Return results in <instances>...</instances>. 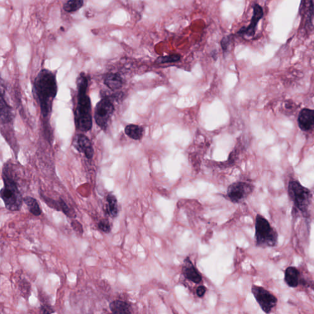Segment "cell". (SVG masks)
I'll return each instance as SVG.
<instances>
[{
	"label": "cell",
	"instance_id": "obj_1",
	"mask_svg": "<svg viewBox=\"0 0 314 314\" xmlns=\"http://www.w3.org/2000/svg\"><path fill=\"white\" fill-rule=\"evenodd\" d=\"M34 90L43 117L47 118L52 110V102L58 93L55 74L43 69L38 74L34 82Z\"/></svg>",
	"mask_w": 314,
	"mask_h": 314
},
{
	"label": "cell",
	"instance_id": "obj_2",
	"mask_svg": "<svg viewBox=\"0 0 314 314\" xmlns=\"http://www.w3.org/2000/svg\"><path fill=\"white\" fill-rule=\"evenodd\" d=\"M288 194L293 202L295 212L300 213L304 218H310L313 194L310 189L303 186L299 181L292 180L288 185Z\"/></svg>",
	"mask_w": 314,
	"mask_h": 314
},
{
	"label": "cell",
	"instance_id": "obj_3",
	"mask_svg": "<svg viewBox=\"0 0 314 314\" xmlns=\"http://www.w3.org/2000/svg\"><path fill=\"white\" fill-rule=\"evenodd\" d=\"M4 186L0 190V197L8 210L18 211L21 209L24 200L18 184L10 173V168L6 165L2 170Z\"/></svg>",
	"mask_w": 314,
	"mask_h": 314
},
{
	"label": "cell",
	"instance_id": "obj_4",
	"mask_svg": "<svg viewBox=\"0 0 314 314\" xmlns=\"http://www.w3.org/2000/svg\"><path fill=\"white\" fill-rule=\"evenodd\" d=\"M77 105L74 112L76 127L78 131L88 132L92 127L90 99L86 90H78Z\"/></svg>",
	"mask_w": 314,
	"mask_h": 314
},
{
	"label": "cell",
	"instance_id": "obj_5",
	"mask_svg": "<svg viewBox=\"0 0 314 314\" xmlns=\"http://www.w3.org/2000/svg\"><path fill=\"white\" fill-rule=\"evenodd\" d=\"M255 240L256 247L274 248L278 245V234L264 216L257 214L255 224Z\"/></svg>",
	"mask_w": 314,
	"mask_h": 314
},
{
	"label": "cell",
	"instance_id": "obj_6",
	"mask_svg": "<svg viewBox=\"0 0 314 314\" xmlns=\"http://www.w3.org/2000/svg\"><path fill=\"white\" fill-rule=\"evenodd\" d=\"M252 293L264 313L270 314L277 306V297L262 286L253 285Z\"/></svg>",
	"mask_w": 314,
	"mask_h": 314
},
{
	"label": "cell",
	"instance_id": "obj_7",
	"mask_svg": "<svg viewBox=\"0 0 314 314\" xmlns=\"http://www.w3.org/2000/svg\"><path fill=\"white\" fill-rule=\"evenodd\" d=\"M254 190L252 184L240 181L229 186L226 196L230 202L235 204H240L252 194Z\"/></svg>",
	"mask_w": 314,
	"mask_h": 314
},
{
	"label": "cell",
	"instance_id": "obj_8",
	"mask_svg": "<svg viewBox=\"0 0 314 314\" xmlns=\"http://www.w3.org/2000/svg\"><path fill=\"white\" fill-rule=\"evenodd\" d=\"M114 112V106L110 99L105 96L97 104L94 110L96 123L104 130L106 129L110 119Z\"/></svg>",
	"mask_w": 314,
	"mask_h": 314
},
{
	"label": "cell",
	"instance_id": "obj_9",
	"mask_svg": "<svg viewBox=\"0 0 314 314\" xmlns=\"http://www.w3.org/2000/svg\"><path fill=\"white\" fill-rule=\"evenodd\" d=\"M264 12L262 8L259 4H256L253 8V16L250 23L248 26H244L238 32L237 34L242 37H252L256 34L257 25L264 17Z\"/></svg>",
	"mask_w": 314,
	"mask_h": 314
},
{
	"label": "cell",
	"instance_id": "obj_10",
	"mask_svg": "<svg viewBox=\"0 0 314 314\" xmlns=\"http://www.w3.org/2000/svg\"><path fill=\"white\" fill-rule=\"evenodd\" d=\"M182 272L184 278L186 280L192 282L194 284H200L202 282V277L199 270L194 266L193 262L189 257H186L184 260Z\"/></svg>",
	"mask_w": 314,
	"mask_h": 314
},
{
	"label": "cell",
	"instance_id": "obj_11",
	"mask_svg": "<svg viewBox=\"0 0 314 314\" xmlns=\"http://www.w3.org/2000/svg\"><path fill=\"white\" fill-rule=\"evenodd\" d=\"M73 146L80 152L84 154L88 159L93 158L94 150L90 140L86 135L78 134L73 140Z\"/></svg>",
	"mask_w": 314,
	"mask_h": 314
},
{
	"label": "cell",
	"instance_id": "obj_12",
	"mask_svg": "<svg viewBox=\"0 0 314 314\" xmlns=\"http://www.w3.org/2000/svg\"><path fill=\"white\" fill-rule=\"evenodd\" d=\"M4 93V85L0 77V122L2 123L8 124L12 121L13 114L12 108L8 104L5 99Z\"/></svg>",
	"mask_w": 314,
	"mask_h": 314
},
{
	"label": "cell",
	"instance_id": "obj_13",
	"mask_svg": "<svg viewBox=\"0 0 314 314\" xmlns=\"http://www.w3.org/2000/svg\"><path fill=\"white\" fill-rule=\"evenodd\" d=\"M298 124L302 131L308 132L312 130L314 124V112L312 110L304 108L300 112L298 118Z\"/></svg>",
	"mask_w": 314,
	"mask_h": 314
},
{
	"label": "cell",
	"instance_id": "obj_14",
	"mask_svg": "<svg viewBox=\"0 0 314 314\" xmlns=\"http://www.w3.org/2000/svg\"><path fill=\"white\" fill-rule=\"evenodd\" d=\"M284 280L286 285L291 288H296L298 286L302 280L300 270L294 266H289L286 269Z\"/></svg>",
	"mask_w": 314,
	"mask_h": 314
},
{
	"label": "cell",
	"instance_id": "obj_15",
	"mask_svg": "<svg viewBox=\"0 0 314 314\" xmlns=\"http://www.w3.org/2000/svg\"><path fill=\"white\" fill-rule=\"evenodd\" d=\"M110 314H132L130 304L122 300H114L110 304Z\"/></svg>",
	"mask_w": 314,
	"mask_h": 314
},
{
	"label": "cell",
	"instance_id": "obj_16",
	"mask_svg": "<svg viewBox=\"0 0 314 314\" xmlns=\"http://www.w3.org/2000/svg\"><path fill=\"white\" fill-rule=\"evenodd\" d=\"M104 84L110 90L115 91L122 88L123 86V80L118 74L110 73L106 76Z\"/></svg>",
	"mask_w": 314,
	"mask_h": 314
},
{
	"label": "cell",
	"instance_id": "obj_17",
	"mask_svg": "<svg viewBox=\"0 0 314 314\" xmlns=\"http://www.w3.org/2000/svg\"><path fill=\"white\" fill-rule=\"evenodd\" d=\"M107 204L106 206V212L110 218H116L118 215L119 210L118 200L113 194H109L106 196Z\"/></svg>",
	"mask_w": 314,
	"mask_h": 314
},
{
	"label": "cell",
	"instance_id": "obj_18",
	"mask_svg": "<svg viewBox=\"0 0 314 314\" xmlns=\"http://www.w3.org/2000/svg\"><path fill=\"white\" fill-rule=\"evenodd\" d=\"M124 132L128 137L134 140H140L143 136L144 130L137 124H128L124 128Z\"/></svg>",
	"mask_w": 314,
	"mask_h": 314
},
{
	"label": "cell",
	"instance_id": "obj_19",
	"mask_svg": "<svg viewBox=\"0 0 314 314\" xmlns=\"http://www.w3.org/2000/svg\"><path fill=\"white\" fill-rule=\"evenodd\" d=\"M24 202L28 207L30 212L33 214L34 216H39L42 214V210L40 209L38 203L34 198L26 196L24 199Z\"/></svg>",
	"mask_w": 314,
	"mask_h": 314
},
{
	"label": "cell",
	"instance_id": "obj_20",
	"mask_svg": "<svg viewBox=\"0 0 314 314\" xmlns=\"http://www.w3.org/2000/svg\"><path fill=\"white\" fill-rule=\"evenodd\" d=\"M83 0H70L64 4V9L68 12H77L84 5Z\"/></svg>",
	"mask_w": 314,
	"mask_h": 314
},
{
	"label": "cell",
	"instance_id": "obj_21",
	"mask_svg": "<svg viewBox=\"0 0 314 314\" xmlns=\"http://www.w3.org/2000/svg\"><path fill=\"white\" fill-rule=\"evenodd\" d=\"M180 56L178 55V54H172V55L160 56L156 59V64L174 63V62L180 61Z\"/></svg>",
	"mask_w": 314,
	"mask_h": 314
},
{
	"label": "cell",
	"instance_id": "obj_22",
	"mask_svg": "<svg viewBox=\"0 0 314 314\" xmlns=\"http://www.w3.org/2000/svg\"><path fill=\"white\" fill-rule=\"evenodd\" d=\"M98 226V228L106 234H110L112 231V226H110V222L107 219H104V220L100 221Z\"/></svg>",
	"mask_w": 314,
	"mask_h": 314
},
{
	"label": "cell",
	"instance_id": "obj_23",
	"mask_svg": "<svg viewBox=\"0 0 314 314\" xmlns=\"http://www.w3.org/2000/svg\"><path fill=\"white\" fill-rule=\"evenodd\" d=\"M72 226L73 230H74V231L77 232V234H78L80 235L83 234L84 230L82 224L78 222V221H72Z\"/></svg>",
	"mask_w": 314,
	"mask_h": 314
},
{
	"label": "cell",
	"instance_id": "obj_24",
	"mask_svg": "<svg viewBox=\"0 0 314 314\" xmlns=\"http://www.w3.org/2000/svg\"><path fill=\"white\" fill-rule=\"evenodd\" d=\"M52 313V308L50 305L46 304V303H42L40 304L39 314H51Z\"/></svg>",
	"mask_w": 314,
	"mask_h": 314
},
{
	"label": "cell",
	"instance_id": "obj_25",
	"mask_svg": "<svg viewBox=\"0 0 314 314\" xmlns=\"http://www.w3.org/2000/svg\"><path fill=\"white\" fill-rule=\"evenodd\" d=\"M230 40H231V38H230V36L224 37V38L222 40L220 45L222 48V50L224 51L228 50V48L230 44Z\"/></svg>",
	"mask_w": 314,
	"mask_h": 314
},
{
	"label": "cell",
	"instance_id": "obj_26",
	"mask_svg": "<svg viewBox=\"0 0 314 314\" xmlns=\"http://www.w3.org/2000/svg\"><path fill=\"white\" fill-rule=\"evenodd\" d=\"M284 109L288 110V112H292V110L296 109L295 108V104L294 102H292L290 100H288V102H285V104H284Z\"/></svg>",
	"mask_w": 314,
	"mask_h": 314
},
{
	"label": "cell",
	"instance_id": "obj_27",
	"mask_svg": "<svg viewBox=\"0 0 314 314\" xmlns=\"http://www.w3.org/2000/svg\"><path fill=\"white\" fill-rule=\"evenodd\" d=\"M206 288L204 286H200L196 288V294L199 298H202L206 292Z\"/></svg>",
	"mask_w": 314,
	"mask_h": 314
}]
</instances>
